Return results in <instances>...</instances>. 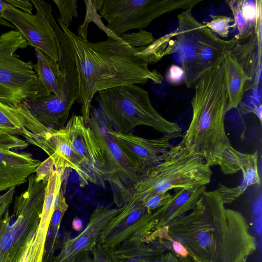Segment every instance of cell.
<instances>
[{
  "label": "cell",
  "mask_w": 262,
  "mask_h": 262,
  "mask_svg": "<svg viewBox=\"0 0 262 262\" xmlns=\"http://www.w3.org/2000/svg\"><path fill=\"white\" fill-rule=\"evenodd\" d=\"M72 227L76 231H81L83 227L82 221L77 217L74 218L72 222Z\"/></svg>",
  "instance_id": "74e56055"
},
{
  "label": "cell",
  "mask_w": 262,
  "mask_h": 262,
  "mask_svg": "<svg viewBox=\"0 0 262 262\" xmlns=\"http://www.w3.org/2000/svg\"><path fill=\"white\" fill-rule=\"evenodd\" d=\"M40 163L30 153L15 151L0 144V192L27 182Z\"/></svg>",
  "instance_id": "ac0fdd59"
},
{
  "label": "cell",
  "mask_w": 262,
  "mask_h": 262,
  "mask_svg": "<svg viewBox=\"0 0 262 262\" xmlns=\"http://www.w3.org/2000/svg\"><path fill=\"white\" fill-rule=\"evenodd\" d=\"M212 173L204 159L180 142L172 145L159 162L144 170L133 196L140 198L171 189L206 186Z\"/></svg>",
  "instance_id": "5b68a950"
},
{
  "label": "cell",
  "mask_w": 262,
  "mask_h": 262,
  "mask_svg": "<svg viewBox=\"0 0 262 262\" xmlns=\"http://www.w3.org/2000/svg\"><path fill=\"white\" fill-rule=\"evenodd\" d=\"M112 134L126 155L144 171L155 164L172 146L170 141L182 136L181 132L164 134L155 139H147L130 134H122L114 128Z\"/></svg>",
  "instance_id": "2e32d148"
},
{
  "label": "cell",
  "mask_w": 262,
  "mask_h": 262,
  "mask_svg": "<svg viewBox=\"0 0 262 262\" xmlns=\"http://www.w3.org/2000/svg\"><path fill=\"white\" fill-rule=\"evenodd\" d=\"M16 187H12L0 195V205L5 203H12Z\"/></svg>",
  "instance_id": "8d00e7d4"
},
{
  "label": "cell",
  "mask_w": 262,
  "mask_h": 262,
  "mask_svg": "<svg viewBox=\"0 0 262 262\" xmlns=\"http://www.w3.org/2000/svg\"><path fill=\"white\" fill-rule=\"evenodd\" d=\"M28 46L16 30L0 35V102L11 107L50 94L41 85L32 62L22 60L15 54Z\"/></svg>",
  "instance_id": "ba28073f"
},
{
  "label": "cell",
  "mask_w": 262,
  "mask_h": 262,
  "mask_svg": "<svg viewBox=\"0 0 262 262\" xmlns=\"http://www.w3.org/2000/svg\"><path fill=\"white\" fill-rule=\"evenodd\" d=\"M11 203L0 205V262H20L32 244L40 214L29 207L18 205L10 214Z\"/></svg>",
  "instance_id": "30bf717a"
},
{
  "label": "cell",
  "mask_w": 262,
  "mask_h": 262,
  "mask_svg": "<svg viewBox=\"0 0 262 262\" xmlns=\"http://www.w3.org/2000/svg\"><path fill=\"white\" fill-rule=\"evenodd\" d=\"M184 71L178 64H172L169 68L167 74V79L171 84H178L183 81Z\"/></svg>",
  "instance_id": "e575fe53"
},
{
  "label": "cell",
  "mask_w": 262,
  "mask_h": 262,
  "mask_svg": "<svg viewBox=\"0 0 262 262\" xmlns=\"http://www.w3.org/2000/svg\"><path fill=\"white\" fill-rule=\"evenodd\" d=\"M46 153L54 163L55 169L62 176L67 169L74 170L77 173L81 187L90 183L83 162L75 151L65 127L50 129Z\"/></svg>",
  "instance_id": "e0dca14e"
},
{
  "label": "cell",
  "mask_w": 262,
  "mask_h": 262,
  "mask_svg": "<svg viewBox=\"0 0 262 262\" xmlns=\"http://www.w3.org/2000/svg\"><path fill=\"white\" fill-rule=\"evenodd\" d=\"M0 17L13 25L27 41L58 61V48L54 34L47 22L39 15L26 13L19 9L7 6Z\"/></svg>",
  "instance_id": "5bb4252c"
},
{
  "label": "cell",
  "mask_w": 262,
  "mask_h": 262,
  "mask_svg": "<svg viewBox=\"0 0 262 262\" xmlns=\"http://www.w3.org/2000/svg\"><path fill=\"white\" fill-rule=\"evenodd\" d=\"M202 0H103L100 17L117 37L132 29L146 28L156 18L179 9H192Z\"/></svg>",
  "instance_id": "9c48e42d"
},
{
  "label": "cell",
  "mask_w": 262,
  "mask_h": 262,
  "mask_svg": "<svg viewBox=\"0 0 262 262\" xmlns=\"http://www.w3.org/2000/svg\"><path fill=\"white\" fill-rule=\"evenodd\" d=\"M63 32L55 37L60 69L65 77L62 90L67 97L81 104L86 124L90 121L92 100L96 93L129 84H144L149 80L161 84L163 76L137 53L145 48H134L107 36L106 40L91 42L75 34L60 21Z\"/></svg>",
  "instance_id": "6da1fadb"
},
{
  "label": "cell",
  "mask_w": 262,
  "mask_h": 262,
  "mask_svg": "<svg viewBox=\"0 0 262 262\" xmlns=\"http://www.w3.org/2000/svg\"><path fill=\"white\" fill-rule=\"evenodd\" d=\"M236 164L242 171L243 180L237 186L243 194L247 188L252 185L260 184V179L258 169V154H243L234 148L233 150Z\"/></svg>",
  "instance_id": "cb8c5ba5"
},
{
  "label": "cell",
  "mask_w": 262,
  "mask_h": 262,
  "mask_svg": "<svg viewBox=\"0 0 262 262\" xmlns=\"http://www.w3.org/2000/svg\"><path fill=\"white\" fill-rule=\"evenodd\" d=\"M166 249L139 238L126 240L114 249L118 262H160Z\"/></svg>",
  "instance_id": "44dd1931"
},
{
  "label": "cell",
  "mask_w": 262,
  "mask_h": 262,
  "mask_svg": "<svg viewBox=\"0 0 262 262\" xmlns=\"http://www.w3.org/2000/svg\"><path fill=\"white\" fill-rule=\"evenodd\" d=\"M92 257L86 262H118L113 250L97 244L91 252Z\"/></svg>",
  "instance_id": "1f68e13d"
},
{
  "label": "cell",
  "mask_w": 262,
  "mask_h": 262,
  "mask_svg": "<svg viewBox=\"0 0 262 262\" xmlns=\"http://www.w3.org/2000/svg\"><path fill=\"white\" fill-rule=\"evenodd\" d=\"M172 194L168 192L156 193L151 195H145L140 198H136L139 200L142 204L147 210L151 213L156 209L162 206L167 203L172 197Z\"/></svg>",
  "instance_id": "4dcf8cb0"
},
{
  "label": "cell",
  "mask_w": 262,
  "mask_h": 262,
  "mask_svg": "<svg viewBox=\"0 0 262 262\" xmlns=\"http://www.w3.org/2000/svg\"><path fill=\"white\" fill-rule=\"evenodd\" d=\"M119 37L134 48H145L156 40L151 32L144 29L136 33H124Z\"/></svg>",
  "instance_id": "f1b7e54d"
},
{
  "label": "cell",
  "mask_w": 262,
  "mask_h": 262,
  "mask_svg": "<svg viewBox=\"0 0 262 262\" xmlns=\"http://www.w3.org/2000/svg\"><path fill=\"white\" fill-rule=\"evenodd\" d=\"M124 208V205L120 208H111L106 205L97 207L84 229L76 236L63 242L60 252L52 262H86L89 260L103 229Z\"/></svg>",
  "instance_id": "7c38bea8"
},
{
  "label": "cell",
  "mask_w": 262,
  "mask_h": 262,
  "mask_svg": "<svg viewBox=\"0 0 262 262\" xmlns=\"http://www.w3.org/2000/svg\"><path fill=\"white\" fill-rule=\"evenodd\" d=\"M68 206L54 205V210L51 218L46 240L43 262H52L54 252L58 247V232L63 215Z\"/></svg>",
  "instance_id": "d4e9b609"
},
{
  "label": "cell",
  "mask_w": 262,
  "mask_h": 262,
  "mask_svg": "<svg viewBox=\"0 0 262 262\" xmlns=\"http://www.w3.org/2000/svg\"><path fill=\"white\" fill-rule=\"evenodd\" d=\"M7 6L19 9L28 14H32L33 5L31 1L0 0V14L3 12Z\"/></svg>",
  "instance_id": "836d02e7"
},
{
  "label": "cell",
  "mask_w": 262,
  "mask_h": 262,
  "mask_svg": "<svg viewBox=\"0 0 262 262\" xmlns=\"http://www.w3.org/2000/svg\"><path fill=\"white\" fill-rule=\"evenodd\" d=\"M223 66L225 74L228 96L226 113L241 104L248 82L252 79L247 74L236 58L230 53L225 57Z\"/></svg>",
  "instance_id": "7402d4cb"
},
{
  "label": "cell",
  "mask_w": 262,
  "mask_h": 262,
  "mask_svg": "<svg viewBox=\"0 0 262 262\" xmlns=\"http://www.w3.org/2000/svg\"><path fill=\"white\" fill-rule=\"evenodd\" d=\"M194 88L192 118L181 143L209 167L219 166L225 174L235 173L240 170L224 124L228 96L223 63L205 72Z\"/></svg>",
  "instance_id": "3957f363"
},
{
  "label": "cell",
  "mask_w": 262,
  "mask_h": 262,
  "mask_svg": "<svg viewBox=\"0 0 262 262\" xmlns=\"http://www.w3.org/2000/svg\"><path fill=\"white\" fill-rule=\"evenodd\" d=\"M0 129L19 137L43 151L50 131L33 117L24 104L14 107L1 102Z\"/></svg>",
  "instance_id": "9a60e30c"
},
{
  "label": "cell",
  "mask_w": 262,
  "mask_h": 262,
  "mask_svg": "<svg viewBox=\"0 0 262 262\" xmlns=\"http://www.w3.org/2000/svg\"><path fill=\"white\" fill-rule=\"evenodd\" d=\"M59 11L60 21L67 28L71 26L74 18L78 16L77 0H53Z\"/></svg>",
  "instance_id": "83f0119b"
},
{
  "label": "cell",
  "mask_w": 262,
  "mask_h": 262,
  "mask_svg": "<svg viewBox=\"0 0 262 262\" xmlns=\"http://www.w3.org/2000/svg\"><path fill=\"white\" fill-rule=\"evenodd\" d=\"M226 2L232 12L234 24L238 31L234 37L238 42L244 41L255 34L261 25L254 29L250 28L242 13L241 0L226 1Z\"/></svg>",
  "instance_id": "484cf974"
},
{
  "label": "cell",
  "mask_w": 262,
  "mask_h": 262,
  "mask_svg": "<svg viewBox=\"0 0 262 262\" xmlns=\"http://www.w3.org/2000/svg\"><path fill=\"white\" fill-rule=\"evenodd\" d=\"M74 102L64 95H48L29 99L24 104L33 117L50 129L65 126Z\"/></svg>",
  "instance_id": "d6986e66"
},
{
  "label": "cell",
  "mask_w": 262,
  "mask_h": 262,
  "mask_svg": "<svg viewBox=\"0 0 262 262\" xmlns=\"http://www.w3.org/2000/svg\"><path fill=\"white\" fill-rule=\"evenodd\" d=\"M193 262H244L256 249L243 215L226 209L218 190L205 191L188 213L163 227Z\"/></svg>",
  "instance_id": "7a4b0ae2"
},
{
  "label": "cell",
  "mask_w": 262,
  "mask_h": 262,
  "mask_svg": "<svg viewBox=\"0 0 262 262\" xmlns=\"http://www.w3.org/2000/svg\"><path fill=\"white\" fill-rule=\"evenodd\" d=\"M37 62L33 64L41 85L49 94L60 96L65 85V77L58 62L40 50L35 49Z\"/></svg>",
  "instance_id": "603a6c76"
},
{
  "label": "cell",
  "mask_w": 262,
  "mask_h": 262,
  "mask_svg": "<svg viewBox=\"0 0 262 262\" xmlns=\"http://www.w3.org/2000/svg\"><path fill=\"white\" fill-rule=\"evenodd\" d=\"M99 109L118 132L130 134L139 125L164 134L180 132L179 125L162 117L152 106L148 92L137 84L112 88L98 92Z\"/></svg>",
  "instance_id": "8992f818"
},
{
  "label": "cell",
  "mask_w": 262,
  "mask_h": 262,
  "mask_svg": "<svg viewBox=\"0 0 262 262\" xmlns=\"http://www.w3.org/2000/svg\"><path fill=\"white\" fill-rule=\"evenodd\" d=\"M178 26L172 32L174 40L171 54L184 71L183 82L194 87L199 78L208 70L221 65L238 42L234 37L224 40L217 37L192 14V9L178 14Z\"/></svg>",
  "instance_id": "277c9868"
},
{
  "label": "cell",
  "mask_w": 262,
  "mask_h": 262,
  "mask_svg": "<svg viewBox=\"0 0 262 262\" xmlns=\"http://www.w3.org/2000/svg\"><path fill=\"white\" fill-rule=\"evenodd\" d=\"M0 25L10 28L12 29H15V27L12 25L11 23H10L9 21H7L6 20L0 17Z\"/></svg>",
  "instance_id": "f35d334b"
},
{
  "label": "cell",
  "mask_w": 262,
  "mask_h": 262,
  "mask_svg": "<svg viewBox=\"0 0 262 262\" xmlns=\"http://www.w3.org/2000/svg\"><path fill=\"white\" fill-rule=\"evenodd\" d=\"M189 255L181 256L173 251H165L161 256L160 262H193L191 258Z\"/></svg>",
  "instance_id": "d590c367"
},
{
  "label": "cell",
  "mask_w": 262,
  "mask_h": 262,
  "mask_svg": "<svg viewBox=\"0 0 262 262\" xmlns=\"http://www.w3.org/2000/svg\"><path fill=\"white\" fill-rule=\"evenodd\" d=\"M206 190V186L175 189L167 203L151 212L155 222L152 231L163 228L173 220L190 211Z\"/></svg>",
  "instance_id": "ffe728a7"
},
{
  "label": "cell",
  "mask_w": 262,
  "mask_h": 262,
  "mask_svg": "<svg viewBox=\"0 0 262 262\" xmlns=\"http://www.w3.org/2000/svg\"><path fill=\"white\" fill-rule=\"evenodd\" d=\"M88 125L100 146L113 202L121 207L133 197L144 171L119 145L112 132L113 125L99 109L92 106Z\"/></svg>",
  "instance_id": "52a82bcc"
},
{
  "label": "cell",
  "mask_w": 262,
  "mask_h": 262,
  "mask_svg": "<svg viewBox=\"0 0 262 262\" xmlns=\"http://www.w3.org/2000/svg\"><path fill=\"white\" fill-rule=\"evenodd\" d=\"M261 1L241 0L243 16L251 29H256L261 25Z\"/></svg>",
  "instance_id": "4316f807"
},
{
  "label": "cell",
  "mask_w": 262,
  "mask_h": 262,
  "mask_svg": "<svg viewBox=\"0 0 262 262\" xmlns=\"http://www.w3.org/2000/svg\"><path fill=\"white\" fill-rule=\"evenodd\" d=\"M210 16V21H204L203 24L212 32L217 33L222 37H227L230 29L235 27V24H230L234 21L230 17L222 15H211Z\"/></svg>",
  "instance_id": "f546056e"
},
{
  "label": "cell",
  "mask_w": 262,
  "mask_h": 262,
  "mask_svg": "<svg viewBox=\"0 0 262 262\" xmlns=\"http://www.w3.org/2000/svg\"><path fill=\"white\" fill-rule=\"evenodd\" d=\"M73 149L82 160L90 183L105 188L106 172L100 146L83 117L73 114L65 125Z\"/></svg>",
  "instance_id": "4fadbf2b"
},
{
  "label": "cell",
  "mask_w": 262,
  "mask_h": 262,
  "mask_svg": "<svg viewBox=\"0 0 262 262\" xmlns=\"http://www.w3.org/2000/svg\"><path fill=\"white\" fill-rule=\"evenodd\" d=\"M53 167V161L49 157L43 162H41L34 172L36 180L38 181L48 182L54 170Z\"/></svg>",
  "instance_id": "d6a6232c"
},
{
  "label": "cell",
  "mask_w": 262,
  "mask_h": 262,
  "mask_svg": "<svg viewBox=\"0 0 262 262\" xmlns=\"http://www.w3.org/2000/svg\"><path fill=\"white\" fill-rule=\"evenodd\" d=\"M155 226L151 213L139 200L133 196L124 205L123 210L103 229L97 244L113 250L129 238L144 239Z\"/></svg>",
  "instance_id": "8fae6325"
}]
</instances>
